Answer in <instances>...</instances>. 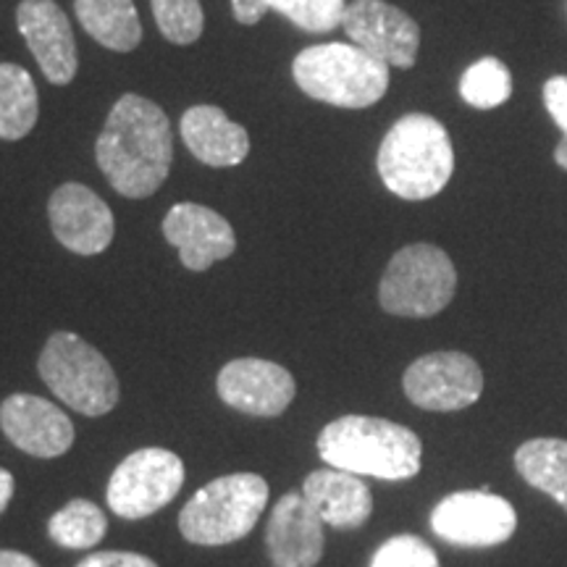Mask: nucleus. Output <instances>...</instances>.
I'll list each match as a JSON object with an SVG mask.
<instances>
[{
  "label": "nucleus",
  "mask_w": 567,
  "mask_h": 567,
  "mask_svg": "<svg viewBox=\"0 0 567 567\" xmlns=\"http://www.w3.org/2000/svg\"><path fill=\"white\" fill-rule=\"evenodd\" d=\"M0 567H40L32 557L13 549H0Z\"/></svg>",
  "instance_id": "nucleus-31"
},
{
  "label": "nucleus",
  "mask_w": 567,
  "mask_h": 567,
  "mask_svg": "<svg viewBox=\"0 0 567 567\" xmlns=\"http://www.w3.org/2000/svg\"><path fill=\"white\" fill-rule=\"evenodd\" d=\"M38 371L45 386L76 413L97 417L118 405L122 386L105 354L71 331H55L48 337Z\"/></svg>",
  "instance_id": "nucleus-6"
},
{
  "label": "nucleus",
  "mask_w": 567,
  "mask_h": 567,
  "mask_svg": "<svg viewBox=\"0 0 567 567\" xmlns=\"http://www.w3.org/2000/svg\"><path fill=\"white\" fill-rule=\"evenodd\" d=\"M0 429L13 446L40 460L66 455L74 444V423L51 400L11 394L0 405Z\"/></svg>",
  "instance_id": "nucleus-14"
},
{
  "label": "nucleus",
  "mask_w": 567,
  "mask_h": 567,
  "mask_svg": "<svg viewBox=\"0 0 567 567\" xmlns=\"http://www.w3.org/2000/svg\"><path fill=\"white\" fill-rule=\"evenodd\" d=\"M95 158L118 195L130 200L155 195L168 179L174 163V134L168 116L158 103L126 92L113 103L105 118L101 137L95 142Z\"/></svg>",
  "instance_id": "nucleus-1"
},
{
  "label": "nucleus",
  "mask_w": 567,
  "mask_h": 567,
  "mask_svg": "<svg viewBox=\"0 0 567 567\" xmlns=\"http://www.w3.org/2000/svg\"><path fill=\"white\" fill-rule=\"evenodd\" d=\"M153 19L163 38L174 45H193L205 30L200 0H151Z\"/></svg>",
  "instance_id": "nucleus-25"
},
{
  "label": "nucleus",
  "mask_w": 567,
  "mask_h": 567,
  "mask_svg": "<svg viewBox=\"0 0 567 567\" xmlns=\"http://www.w3.org/2000/svg\"><path fill=\"white\" fill-rule=\"evenodd\" d=\"M55 239L76 255H101L113 243L116 221L109 203L76 182L61 184L48 200Z\"/></svg>",
  "instance_id": "nucleus-13"
},
{
  "label": "nucleus",
  "mask_w": 567,
  "mask_h": 567,
  "mask_svg": "<svg viewBox=\"0 0 567 567\" xmlns=\"http://www.w3.org/2000/svg\"><path fill=\"white\" fill-rule=\"evenodd\" d=\"M105 528H109L105 513L90 499H71L48 523V534L63 549L97 547L103 542Z\"/></svg>",
  "instance_id": "nucleus-23"
},
{
  "label": "nucleus",
  "mask_w": 567,
  "mask_h": 567,
  "mask_svg": "<svg viewBox=\"0 0 567 567\" xmlns=\"http://www.w3.org/2000/svg\"><path fill=\"white\" fill-rule=\"evenodd\" d=\"M17 24L34 61L51 84H69L76 76V40L71 21L55 0H21Z\"/></svg>",
  "instance_id": "nucleus-16"
},
{
  "label": "nucleus",
  "mask_w": 567,
  "mask_h": 567,
  "mask_svg": "<svg viewBox=\"0 0 567 567\" xmlns=\"http://www.w3.org/2000/svg\"><path fill=\"white\" fill-rule=\"evenodd\" d=\"M163 237L179 250V260L189 271L203 274L218 260L231 258L237 250L231 224L221 213L197 203H176L163 218Z\"/></svg>",
  "instance_id": "nucleus-15"
},
{
  "label": "nucleus",
  "mask_w": 567,
  "mask_h": 567,
  "mask_svg": "<svg viewBox=\"0 0 567 567\" xmlns=\"http://www.w3.org/2000/svg\"><path fill=\"white\" fill-rule=\"evenodd\" d=\"M184 463L163 446H145L118 463L109 481V507L124 520L158 513L182 492Z\"/></svg>",
  "instance_id": "nucleus-8"
},
{
  "label": "nucleus",
  "mask_w": 567,
  "mask_h": 567,
  "mask_svg": "<svg viewBox=\"0 0 567 567\" xmlns=\"http://www.w3.org/2000/svg\"><path fill=\"white\" fill-rule=\"evenodd\" d=\"M555 161L563 172H567V137H563V142L555 147Z\"/></svg>",
  "instance_id": "nucleus-33"
},
{
  "label": "nucleus",
  "mask_w": 567,
  "mask_h": 567,
  "mask_svg": "<svg viewBox=\"0 0 567 567\" xmlns=\"http://www.w3.org/2000/svg\"><path fill=\"white\" fill-rule=\"evenodd\" d=\"M371 567H442L434 547L421 536L400 534L381 544L371 557Z\"/></svg>",
  "instance_id": "nucleus-27"
},
{
  "label": "nucleus",
  "mask_w": 567,
  "mask_h": 567,
  "mask_svg": "<svg viewBox=\"0 0 567 567\" xmlns=\"http://www.w3.org/2000/svg\"><path fill=\"white\" fill-rule=\"evenodd\" d=\"M318 455L329 467L381 481H408L421 473L423 444L415 431L386 417L344 415L323 425Z\"/></svg>",
  "instance_id": "nucleus-2"
},
{
  "label": "nucleus",
  "mask_w": 567,
  "mask_h": 567,
  "mask_svg": "<svg viewBox=\"0 0 567 567\" xmlns=\"http://www.w3.org/2000/svg\"><path fill=\"white\" fill-rule=\"evenodd\" d=\"M40 116L38 87L30 71L17 63H0V140H21Z\"/></svg>",
  "instance_id": "nucleus-22"
},
{
  "label": "nucleus",
  "mask_w": 567,
  "mask_h": 567,
  "mask_svg": "<svg viewBox=\"0 0 567 567\" xmlns=\"http://www.w3.org/2000/svg\"><path fill=\"white\" fill-rule=\"evenodd\" d=\"M342 27L352 45L363 48L386 66H415L421 51V27L410 13L386 0H354L347 6Z\"/></svg>",
  "instance_id": "nucleus-11"
},
{
  "label": "nucleus",
  "mask_w": 567,
  "mask_h": 567,
  "mask_svg": "<svg viewBox=\"0 0 567 567\" xmlns=\"http://www.w3.org/2000/svg\"><path fill=\"white\" fill-rule=\"evenodd\" d=\"M82 30L103 48L130 53L140 45L142 24L134 0H74Z\"/></svg>",
  "instance_id": "nucleus-20"
},
{
  "label": "nucleus",
  "mask_w": 567,
  "mask_h": 567,
  "mask_svg": "<svg viewBox=\"0 0 567 567\" xmlns=\"http://www.w3.org/2000/svg\"><path fill=\"white\" fill-rule=\"evenodd\" d=\"M266 3L295 27L313 34H326L342 27L347 11V0H266Z\"/></svg>",
  "instance_id": "nucleus-26"
},
{
  "label": "nucleus",
  "mask_w": 567,
  "mask_h": 567,
  "mask_svg": "<svg viewBox=\"0 0 567 567\" xmlns=\"http://www.w3.org/2000/svg\"><path fill=\"white\" fill-rule=\"evenodd\" d=\"M544 105H547L549 116L555 118L557 130L567 137V76L555 74L544 82Z\"/></svg>",
  "instance_id": "nucleus-28"
},
{
  "label": "nucleus",
  "mask_w": 567,
  "mask_h": 567,
  "mask_svg": "<svg viewBox=\"0 0 567 567\" xmlns=\"http://www.w3.org/2000/svg\"><path fill=\"white\" fill-rule=\"evenodd\" d=\"M76 567H158L151 557L137 551H95L84 557Z\"/></svg>",
  "instance_id": "nucleus-29"
},
{
  "label": "nucleus",
  "mask_w": 567,
  "mask_h": 567,
  "mask_svg": "<svg viewBox=\"0 0 567 567\" xmlns=\"http://www.w3.org/2000/svg\"><path fill=\"white\" fill-rule=\"evenodd\" d=\"M457 289V271L442 247L408 245L389 260L379 284V302L389 316L431 318L442 313Z\"/></svg>",
  "instance_id": "nucleus-7"
},
{
  "label": "nucleus",
  "mask_w": 567,
  "mask_h": 567,
  "mask_svg": "<svg viewBox=\"0 0 567 567\" xmlns=\"http://www.w3.org/2000/svg\"><path fill=\"white\" fill-rule=\"evenodd\" d=\"M226 405L252 417H276L292 405L297 384L292 373L264 358H239L221 368L216 379Z\"/></svg>",
  "instance_id": "nucleus-12"
},
{
  "label": "nucleus",
  "mask_w": 567,
  "mask_h": 567,
  "mask_svg": "<svg viewBox=\"0 0 567 567\" xmlns=\"http://www.w3.org/2000/svg\"><path fill=\"white\" fill-rule=\"evenodd\" d=\"M13 488H17V484H13V476L6 471V467H0V513H6V507L11 505Z\"/></svg>",
  "instance_id": "nucleus-32"
},
{
  "label": "nucleus",
  "mask_w": 567,
  "mask_h": 567,
  "mask_svg": "<svg viewBox=\"0 0 567 567\" xmlns=\"http://www.w3.org/2000/svg\"><path fill=\"white\" fill-rule=\"evenodd\" d=\"M375 168L392 195L413 203L429 200L452 179L455 145L439 118L408 113L381 140Z\"/></svg>",
  "instance_id": "nucleus-3"
},
{
  "label": "nucleus",
  "mask_w": 567,
  "mask_h": 567,
  "mask_svg": "<svg viewBox=\"0 0 567 567\" xmlns=\"http://www.w3.org/2000/svg\"><path fill=\"white\" fill-rule=\"evenodd\" d=\"M292 76L305 95L334 109H371L389 90V66L352 42H323L297 53Z\"/></svg>",
  "instance_id": "nucleus-4"
},
{
  "label": "nucleus",
  "mask_w": 567,
  "mask_h": 567,
  "mask_svg": "<svg viewBox=\"0 0 567 567\" xmlns=\"http://www.w3.org/2000/svg\"><path fill=\"white\" fill-rule=\"evenodd\" d=\"M515 528V507L486 488L444 496L431 513V530L442 542L465 549L499 547L513 538Z\"/></svg>",
  "instance_id": "nucleus-9"
},
{
  "label": "nucleus",
  "mask_w": 567,
  "mask_h": 567,
  "mask_svg": "<svg viewBox=\"0 0 567 567\" xmlns=\"http://www.w3.org/2000/svg\"><path fill=\"white\" fill-rule=\"evenodd\" d=\"M513 95V74L499 59H481L465 69L460 76V97L478 111L499 109Z\"/></svg>",
  "instance_id": "nucleus-24"
},
{
  "label": "nucleus",
  "mask_w": 567,
  "mask_h": 567,
  "mask_svg": "<svg viewBox=\"0 0 567 567\" xmlns=\"http://www.w3.org/2000/svg\"><path fill=\"white\" fill-rule=\"evenodd\" d=\"M179 130L189 153L210 168L239 166L250 155V134L218 105H193L184 111Z\"/></svg>",
  "instance_id": "nucleus-19"
},
{
  "label": "nucleus",
  "mask_w": 567,
  "mask_h": 567,
  "mask_svg": "<svg viewBox=\"0 0 567 567\" xmlns=\"http://www.w3.org/2000/svg\"><path fill=\"white\" fill-rule=\"evenodd\" d=\"M302 496L326 526L352 530L365 526L373 515V494L354 473L339 467L313 471L302 484Z\"/></svg>",
  "instance_id": "nucleus-18"
},
{
  "label": "nucleus",
  "mask_w": 567,
  "mask_h": 567,
  "mask_svg": "<svg viewBox=\"0 0 567 567\" xmlns=\"http://www.w3.org/2000/svg\"><path fill=\"white\" fill-rule=\"evenodd\" d=\"M326 523L302 494H287L268 517L266 547L276 567H316L323 557Z\"/></svg>",
  "instance_id": "nucleus-17"
},
{
  "label": "nucleus",
  "mask_w": 567,
  "mask_h": 567,
  "mask_svg": "<svg viewBox=\"0 0 567 567\" xmlns=\"http://www.w3.org/2000/svg\"><path fill=\"white\" fill-rule=\"evenodd\" d=\"M515 471L567 509V439H530L515 452Z\"/></svg>",
  "instance_id": "nucleus-21"
},
{
  "label": "nucleus",
  "mask_w": 567,
  "mask_h": 567,
  "mask_svg": "<svg viewBox=\"0 0 567 567\" xmlns=\"http://www.w3.org/2000/svg\"><path fill=\"white\" fill-rule=\"evenodd\" d=\"M402 389L421 410L455 413L481 400L484 373L465 352H431L408 368L402 375Z\"/></svg>",
  "instance_id": "nucleus-10"
},
{
  "label": "nucleus",
  "mask_w": 567,
  "mask_h": 567,
  "mask_svg": "<svg viewBox=\"0 0 567 567\" xmlns=\"http://www.w3.org/2000/svg\"><path fill=\"white\" fill-rule=\"evenodd\" d=\"M231 11H234V19H237L239 24L252 27L266 17L268 3L266 0H231Z\"/></svg>",
  "instance_id": "nucleus-30"
},
{
  "label": "nucleus",
  "mask_w": 567,
  "mask_h": 567,
  "mask_svg": "<svg viewBox=\"0 0 567 567\" xmlns=\"http://www.w3.org/2000/svg\"><path fill=\"white\" fill-rule=\"evenodd\" d=\"M268 505V484L258 473H231L205 484L179 513V530L197 547H224L258 526Z\"/></svg>",
  "instance_id": "nucleus-5"
}]
</instances>
